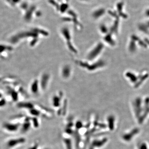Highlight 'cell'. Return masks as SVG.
<instances>
[{"mask_svg": "<svg viewBox=\"0 0 149 149\" xmlns=\"http://www.w3.org/2000/svg\"><path fill=\"white\" fill-rule=\"evenodd\" d=\"M25 142L26 139L23 137L11 139L6 143V147L9 149H12L22 145Z\"/></svg>", "mask_w": 149, "mask_h": 149, "instance_id": "6da1fadb", "label": "cell"}, {"mask_svg": "<svg viewBox=\"0 0 149 149\" xmlns=\"http://www.w3.org/2000/svg\"><path fill=\"white\" fill-rule=\"evenodd\" d=\"M3 128L5 130L10 132H16L20 127L19 124L15 123L6 122L3 124Z\"/></svg>", "mask_w": 149, "mask_h": 149, "instance_id": "7a4b0ae2", "label": "cell"}, {"mask_svg": "<svg viewBox=\"0 0 149 149\" xmlns=\"http://www.w3.org/2000/svg\"><path fill=\"white\" fill-rule=\"evenodd\" d=\"M6 104V101L4 98L0 99V108L3 107Z\"/></svg>", "mask_w": 149, "mask_h": 149, "instance_id": "3957f363", "label": "cell"}, {"mask_svg": "<svg viewBox=\"0 0 149 149\" xmlns=\"http://www.w3.org/2000/svg\"><path fill=\"white\" fill-rule=\"evenodd\" d=\"M38 143H36L30 147L28 149H38Z\"/></svg>", "mask_w": 149, "mask_h": 149, "instance_id": "277c9868", "label": "cell"}, {"mask_svg": "<svg viewBox=\"0 0 149 149\" xmlns=\"http://www.w3.org/2000/svg\"><path fill=\"white\" fill-rule=\"evenodd\" d=\"M3 98V94H2L0 92V99Z\"/></svg>", "mask_w": 149, "mask_h": 149, "instance_id": "5b68a950", "label": "cell"}]
</instances>
